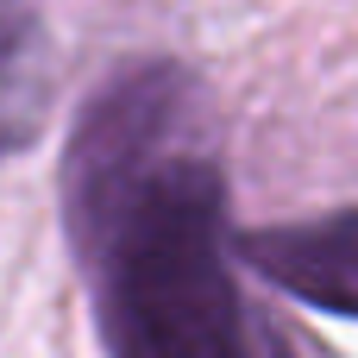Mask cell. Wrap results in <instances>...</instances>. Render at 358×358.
I'll list each match as a JSON object with an SVG mask.
<instances>
[{"instance_id": "6da1fadb", "label": "cell", "mask_w": 358, "mask_h": 358, "mask_svg": "<svg viewBox=\"0 0 358 358\" xmlns=\"http://www.w3.org/2000/svg\"><path fill=\"white\" fill-rule=\"evenodd\" d=\"M63 220L107 358H296L233 277L227 170L182 63L94 88L63 151Z\"/></svg>"}, {"instance_id": "7a4b0ae2", "label": "cell", "mask_w": 358, "mask_h": 358, "mask_svg": "<svg viewBox=\"0 0 358 358\" xmlns=\"http://www.w3.org/2000/svg\"><path fill=\"white\" fill-rule=\"evenodd\" d=\"M239 258L271 277L277 289L327 308V315H352L358 308V252H352V208H334L321 220H296V227H264L239 239Z\"/></svg>"}, {"instance_id": "3957f363", "label": "cell", "mask_w": 358, "mask_h": 358, "mask_svg": "<svg viewBox=\"0 0 358 358\" xmlns=\"http://www.w3.org/2000/svg\"><path fill=\"white\" fill-rule=\"evenodd\" d=\"M50 120V31L38 0H0V157L38 145Z\"/></svg>"}]
</instances>
